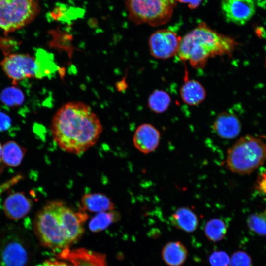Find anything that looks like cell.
<instances>
[{
  "instance_id": "cell-1",
  "label": "cell",
  "mask_w": 266,
  "mask_h": 266,
  "mask_svg": "<svg viewBox=\"0 0 266 266\" xmlns=\"http://www.w3.org/2000/svg\"><path fill=\"white\" fill-rule=\"evenodd\" d=\"M51 129L58 146L75 155L82 154L93 146L103 129L97 115L81 102L63 105L54 116Z\"/></svg>"
},
{
  "instance_id": "cell-2",
  "label": "cell",
  "mask_w": 266,
  "mask_h": 266,
  "mask_svg": "<svg viewBox=\"0 0 266 266\" xmlns=\"http://www.w3.org/2000/svg\"><path fill=\"white\" fill-rule=\"evenodd\" d=\"M87 215L75 212L61 200L47 202L35 215L33 228L44 247L59 253L81 236Z\"/></svg>"
},
{
  "instance_id": "cell-3",
  "label": "cell",
  "mask_w": 266,
  "mask_h": 266,
  "mask_svg": "<svg viewBox=\"0 0 266 266\" xmlns=\"http://www.w3.org/2000/svg\"><path fill=\"white\" fill-rule=\"evenodd\" d=\"M236 45L233 38L201 22L182 37L176 56L179 60L188 62L193 68L202 69L211 58L230 56Z\"/></svg>"
},
{
  "instance_id": "cell-4",
  "label": "cell",
  "mask_w": 266,
  "mask_h": 266,
  "mask_svg": "<svg viewBox=\"0 0 266 266\" xmlns=\"http://www.w3.org/2000/svg\"><path fill=\"white\" fill-rule=\"evenodd\" d=\"M1 65L14 84L26 78L51 76L58 68L51 55L42 49L38 50L35 57L20 54L9 55L4 58Z\"/></svg>"
},
{
  "instance_id": "cell-5",
  "label": "cell",
  "mask_w": 266,
  "mask_h": 266,
  "mask_svg": "<svg viewBox=\"0 0 266 266\" xmlns=\"http://www.w3.org/2000/svg\"><path fill=\"white\" fill-rule=\"evenodd\" d=\"M266 160V143L251 135L241 137L227 151L226 166L232 172L249 174Z\"/></svg>"
},
{
  "instance_id": "cell-6",
  "label": "cell",
  "mask_w": 266,
  "mask_h": 266,
  "mask_svg": "<svg viewBox=\"0 0 266 266\" xmlns=\"http://www.w3.org/2000/svg\"><path fill=\"white\" fill-rule=\"evenodd\" d=\"M176 0H127L129 18L136 25L146 23L156 27L171 18Z\"/></svg>"
},
{
  "instance_id": "cell-7",
  "label": "cell",
  "mask_w": 266,
  "mask_h": 266,
  "mask_svg": "<svg viewBox=\"0 0 266 266\" xmlns=\"http://www.w3.org/2000/svg\"><path fill=\"white\" fill-rule=\"evenodd\" d=\"M39 12L38 0H0V28L13 32L31 22Z\"/></svg>"
},
{
  "instance_id": "cell-8",
  "label": "cell",
  "mask_w": 266,
  "mask_h": 266,
  "mask_svg": "<svg viewBox=\"0 0 266 266\" xmlns=\"http://www.w3.org/2000/svg\"><path fill=\"white\" fill-rule=\"evenodd\" d=\"M31 258L30 247L22 235L0 236V266H28Z\"/></svg>"
},
{
  "instance_id": "cell-9",
  "label": "cell",
  "mask_w": 266,
  "mask_h": 266,
  "mask_svg": "<svg viewBox=\"0 0 266 266\" xmlns=\"http://www.w3.org/2000/svg\"><path fill=\"white\" fill-rule=\"evenodd\" d=\"M181 38L169 29L156 31L150 35L148 41L151 55L154 58L163 60L176 56Z\"/></svg>"
},
{
  "instance_id": "cell-10",
  "label": "cell",
  "mask_w": 266,
  "mask_h": 266,
  "mask_svg": "<svg viewBox=\"0 0 266 266\" xmlns=\"http://www.w3.org/2000/svg\"><path fill=\"white\" fill-rule=\"evenodd\" d=\"M221 8L226 21L243 25L254 15L255 0H221Z\"/></svg>"
},
{
  "instance_id": "cell-11",
  "label": "cell",
  "mask_w": 266,
  "mask_h": 266,
  "mask_svg": "<svg viewBox=\"0 0 266 266\" xmlns=\"http://www.w3.org/2000/svg\"><path fill=\"white\" fill-rule=\"evenodd\" d=\"M58 257L67 260L73 266H107L105 255L84 248H67L60 252Z\"/></svg>"
},
{
  "instance_id": "cell-12",
  "label": "cell",
  "mask_w": 266,
  "mask_h": 266,
  "mask_svg": "<svg viewBox=\"0 0 266 266\" xmlns=\"http://www.w3.org/2000/svg\"><path fill=\"white\" fill-rule=\"evenodd\" d=\"M160 140V132L154 126L148 123L139 126L133 137L134 147L144 154L154 151L157 148Z\"/></svg>"
},
{
  "instance_id": "cell-13",
  "label": "cell",
  "mask_w": 266,
  "mask_h": 266,
  "mask_svg": "<svg viewBox=\"0 0 266 266\" xmlns=\"http://www.w3.org/2000/svg\"><path fill=\"white\" fill-rule=\"evenodd\" d=\"M213 132L220 137L230 139L237 136L241 131L238 118L233 113L225 111L219 113L213 123Z\"/></svg>"
},
{
  "instance_id": "cell-14",
  "label": "cell",
  "mask_w": 266,
  "mask_h": 266,
  "mask_svg": "<svg viewBox=\"0 0 266 266\" xmlns=\"http://www.w3.org/2000/svg\"><path fill=\"white\" fill-rule=\"evenodd\" d=\"M32 204V201L23 193L16 192L6 198L3 205L4 211L9 219L19 220L29 212Z\"/></svg>"
},
{
  "instance_id": "cell-15",
  "label": "cell",
  "mask_w": 266,
  "mask_h": 266,
  "mask_svg": "<svg viewBox=\"0 0 266 266\" xmlns=\"http://www.w3.org/2000/svg\"><path fill=\"white\" fill-rule=\"evenodd\" d=\"M184 83L180 89L183 101L190 106L200 104L206 97V91L202 85L194 79H189L185 71Z\"/></svg>"
},
{
  "instance_id": "cell-16",
  "label": "cell",
  "mask_w": 266,
  "mask_h": 266,
  "mask_svg": "<svg viewBox=\"0 0 266 266\" xmlns=\"http://www.w3.org/2000/svg\"><path fill=\"white\" fill-rule=\"evenodd\" d=\"M81 202L83 209L91 212H107L115 208L110 199L100 193L85 194L82 197Z\"/></svg>"
},
{
  "instance_id": "cell-17",
  "label": "cell",
  "mask_w": 266,
  "mask_h": 266,
  "mask_svg": "<svg viewBox=\"0 0 266 266\" xmlns=\"http://www.w3.org/2000/svg\"><path fill=\"white\" fill-rule=\"evenodd\" d=\"M188 255L186 247L180 241L167 243L162 250V258L168 266H181Z\"/></svg>"
},
{
  "instance_id": "cell-18",
  "label": "cell",
  "mask_w": 266,
  "mask_h": 266,
  "mask_svg": "<svg viewBox=\"0 0 266 266\" xmlns=\"http://www.w3.org/2000/svg\"><path fill=\"white\" fill-rule=\"evenodd\" d=\"M170 221L174 227L187 233L194 232L198 225V219L195 213L186 207L178 208L172 214Z\"/></svg>"
},
{
  "instance_id": "cell-19",
  "label": "cell",
  "mask_w": 266,
  "mask_h": 266,
  "mask_svg": "<svg viewBox=\"0 0 266 266\" xmlns=\"http://www.w3.org/2000/svg\"><path fill=\"white\" fill-rule=\"evenodd\" d=\"M26 152L25 149L16 142L8 141L2 146V161L10 167H16L21 164Z\"/></svg>"
},
{
  "instance_id": "cell-20",
  "label": "cell",
  "mask_w": 266,
  "mask_h": 266,
  "mask_svg": "<svg viewBox=\"0 0 266 266\" xmlns=\"http://www.w3.org/2000/svg\"><path fill=\"white\" fill-rule=\"evenodd\" d=\"M171 103V98L166 92L155 90L149 96L148 106L154 112L161 113L166 111Z\"/></svg>"
},
{
  "instance_id": "cell-21",
  "label": "cell",
  "mask_w": 266,
  "mask_h": 266,
  "mask_svg": "<svg viewBox=\"0 0 266 266\" xmlns=\"http://www.w3.org/2000/svg\"><path fill=\"white\" fill-rule=\"evenodd\" d=\"M204 231L207 238L215 242L221 240L224 237L227 232V226L222 219L213 218L206 223Z\"/></svg>"
},
{
  "instance_id": "cell-22",
  "label": "cell",
  "mask_w": 266,
  "mask_h": 266,
  "mask_svg": "<svg viewBox=\"0 0 266 266\" xmlns=\"http://www.w3.org/2000/svg\"><path fill=\"white\" fill-rule=\"evenodd\" d=\"M117 215L112 211L99 213L92 219L89 223V228L93 232L102 231L114 222Z\"/></svg>"
},
{
  "instance_id": "cell-23",
  "label": "cell",
  "mask_w": 266,
  "mask_h": 266,
  "mask_svg": "<svg viewBox=\"0 0 266 266\" xmlns=\"http://www.w3.org/2000/svg\"><path fill=\"white\" fill-rule=\"evenodd\" d=\"M24 95L22 92L15 87H10L3 90L0 95V100L8 106H17L22 104L24 101Z\"/></svg>"
},
{
  "instance_id": "cell-24",
  "label": "cell",
  "mask_w": 266,
  "mask_h": 266,
  "mask_svg": "<svg viewBox=\"0 0 266 266\" xmlns=\"http://www.w3.org/2000/svg\"><path fill=\"white\" fill-rule=\"evenodd\" d=\"M250 230L260 235H266V209L263 212L250 215L247 219Z\"/></svg>"
},
{
  "instance_id": "cell-25",
  "label": "cell",
  "mask_w": 266,
  "mask_h": 266,
  "mask_svg": "<svg viewBox=\"0 0 266 266\" xmlns=\"http://www.w3.org/2000/svg\"><path fill=\"white\" fill-rule=\"evenodd\" d=\"M250 257L243 251L233 253L230 259V266H252Z\"/></svg>"
},
{
  "instance_id": "cell-26",
  "label": "cell",
  "mask_w": 266,
  "mask_h": 266,
  "mask_svg": "<svg viewBox=\"0 0 266 266\" xmlns=\"http://www.w3.org/2000/svg\"><path fill=\"white\" fill-rule=\"evenodd\" d=\"M230 258L223 251H215L209 257V263L211 266H228Z\"/></svg>"
},
{
  "instance_id": "cell-27",
  "label": "cell",
  "mask_w": 266,
  "mask_h": 266,
  "mask_svg": "<svg viewBox=\"0 0 266 266\" xmlns=\"http://www.w3.org/2000/svg\"><path fill=\"white\" fill-rule=\"evenodd\" d=\"M22 178V176L18 175L12 178L11 179L6 181L4 183L0 185V196L11 186H13L15 184L18 183Z\"/></svg>"
},
{
  "instance_id": "cell-28",
  "label": "cell",
  "mask_w": 266,
  "mask_h": 266,
  "mask_svg": "<svg viewBox=\"0 0 266 266\" xmlns=\"http://www.w3.org/2000/svg\"><path fill=\"white\" fill-rule=\"evenodd\" d=\"M11 126V119L6 114L0 112V132L7 130Z\"/></svg>"
},
{
  "instance_id": "cell-29",
  "label": "cell",
  "mask_w": 266,
  "mask_h": 266,
  "mask_svg": "<svg viewBox=\"0 0 266 266\" xmlns=\"http://www.w3.org/2000/svg\"><path fill=\"white\" fill-rule=\"evenodd\" d=\"M39 266H73L65 262L59 261L56 260H47L41 264Z\"/></svg>"
},
{
  "instance_id": "cell-30",
  "label": "cell",
  "mask_w": 266,
  "mask_h": 266,
  "mask_svg": "<svg viewBox=\"0 0 266 266\" xmlns=\"http://www.w3.org/2000/svg\"><path fill=\"white\" fill-rule=\"evenodd\" d=\"M177 1L186 3L191 9H194L199 6L202 0H176Z\"/></svg>"
},
{
  "instance_id": "cell-31",
  "label": "cell",
  "mask_w": 266,
  "mask_h": 266,
  "mask_svg": "<svg viewBox=\"0 0 266 266\" xmlns=\"http://www.w3.org/2000/svg\"><path fill=\"white\" fill-rule=\"evenodd\" d=\"M258 188L266 194V173L262 174L258 181Z\"/></svg>"
},
{
  "instance_id": "cell-32",
  "label": "cell",
  "mask_w": 266,
  "mask_h": 266,
  "mask_svg": "<svg viewBox=\"0 0 266 266\" xmlns=\"http://www.w3.org/2000/svg\"><path fill=\"white\" fill-rule=\"evenodd\" d=\"M2 146L0 143V161L2 160Z\"/></svg>"
},
{
  "instance_id": "cell-33",
  "label": "cell",
  "mask_w": 266,
  "mask_h": 266,
  "mask_svg": "<svg viewBox=\"0 0 266 266\" xmlns=\"http://www.w3.org/2000/svg\"></svg>"
}]
</instances>
